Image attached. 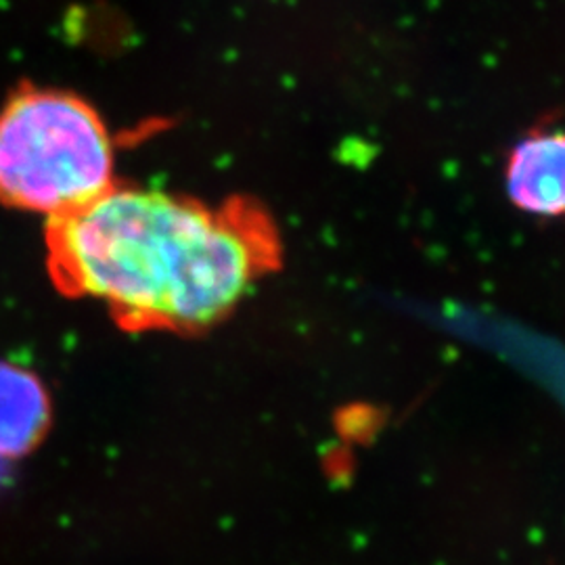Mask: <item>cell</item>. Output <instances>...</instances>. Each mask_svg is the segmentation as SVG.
I'll return each instance as SVG.
<instances>
[{
	"label": "cell",
	"instance_id": "1",
	"mask_svg": "<svg viewBox=\"0 0 565 565\" xmlns=\"http://www.w3.org/2000/svg\"><path fill=\"white\" fill-rule=\"evenodd\" d=\"M46 263L61 294L107 306L126 331L200 333L282 263L260 203L216 207L163 191L111 186L49 218Z\"/></svg>",
	"mask_w": 565,
	"mask_h": 565
},
{
	"label": "cell",
	"instance_id": "2",
	"mask_svg": "<svg viewBox=\"0 0 565 565\" xmlns=\"http://www.w3.org/2000/svg\"><path fill=\"white\" fill-rule=\"evenodd\" d=\"M114 186L99 114L63 90L23 86L0 111V202L55 218Z\"/></svg>",
	"mask_w": 565,
	"mask_h": 565
},
{
	"label": "cell",
	"instance_id": "3",
	"mask_svg": "<svg viewBox=\"0 0 565 565\" xmlns=\"http://www.w3.org/2000/svg\"><path fill=\"white\" fill-rule=\"evenodd\" d=\"M511 203L541 218H565V128H534L515 142L505 166Z\"/></svg>",
	"mask_w": 565,
	"mask_h": 565
},
{
	"label": "cell",
	"instance_id": "4",
	"mask_svg": "<svg viewBox=\"0 0 565 565\" xmlns=\"http://www.w3.org/2000/svg\"><path fill=\"white\" fill-rule=\"evenodd\" d=\"M51 396L41 377L20 364L0 363V459L39 448L51 427Z\"/></svg>",
	"mask_w": 565,
	"mask_h": 565
}]
</instances>
